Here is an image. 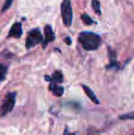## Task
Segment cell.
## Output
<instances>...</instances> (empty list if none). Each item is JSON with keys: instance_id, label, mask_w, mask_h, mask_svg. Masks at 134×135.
<instances>
[{"instance_id": "obj_10", "label": "cell", "mask_w": 134, "mask_h": 135, "mask_svg": "<svg viewBox=\"0 0 134 135\" xmlns=\"http://www.w3.org/2000/svg\"><path fill=\"white\" fill-rule=\"evenodd\" d=\"M108 55H109V59H110V65L108 66V68L110 66H114L116 64V54H115L114 51L110 50L108 48Z\"/></svg>"}, {"instance_id": "obj_6", "label": "cell", "mask_w": 134, "mask_h": 135, "mask_svg": "<svg viewBox=\"0 0 134 135\" xmlns=\"http://www.w3.org/2000/svg\"><path fill=\"white\" fill-rule=\"evenodd\" d=\"M22 35V25L20 22H16L11 27L10 31L8 33V37L13 38H20Z\"/></svg>"}, {"instance_id": "obj_16", "label": "cell", "mask_w": 134, "mask_h": 135, "mask_svg": "<svg viewBox=\"0 0 134 135\" xmlns=\"http://www.w3.org/2000/svg\"><path fill=\"white\" fill-rule=\"evenodd\" d=\"M64 41H65V42L67 43L68 45H70V44H71V43H72V41H71V39H70L69 37H66V38H65Z\"/></svg>"}, {"instance_id": "obj_11", "label": "cell", "mask_w": 134, "mask_h": 135, "mask_svg": "<svg viewBox=\"0 0 134 135\" xmlns=\"http://www.w3.org/2000/svg\"><path fill=\"white\" fill-rule=\"evenodd\" d=\"M92 7H93L94 10L97 14H101L100 12V3H99L98 0H93L92 1Z\"/></svg>"}, {"instance_id": "obj_1", "label": "cell", "mask_w": 134, "mask_h": 135, "mask_svg": "<svg viewBox=\"0 0 134 135\" xmlns=\"http://www.w3.org/2000/svg\"><path fill=\"white\" fill-rule=\"evenodd\" d=\"M78 41L86 51L97 50L100 46L101 42L100 37L93 32H82L79 34Z\"/></svg>"}, {"instance_id": "obj_9", "label": "cell", "mask_w": 134, "mask_h": 135, "mask_svg": "<svg viewBox=\"0 0 134 135\" xmlns=\"http://www.w3.org/2000/svg\"><path fill=\"white\" fill-rule=\"evenodd\" d=\"M63 74L60 71H56V72H54L52 76L51 77L50 82H52V83H53V84H60L63 82Z\"/></svg>"}, {"instance_id": "obj_2", "label": "cell", "mask_w": 134, "mask_h": 135, "mask_svg": "<svg viewBox=\"0 0 134 135\" xmlns=\"http://www.w3.org/2000/svg\"><path fill=\"white\" fill-rule=\"evenodd\" d=\"M16 92H9L6 96L5 100H4L3 104L0 108V115L2 117L8 114L14 108L15 103H16Z\"/></svg>"}, {"instance_id": "obj_17", "label": "cell", "mask_w": 134, "mask_h": 135, "mask_svg": "<svg viewBox=\"0 0 134 135\" xmlns=\"http://www.w3.org/2000/svg\"><path fill=\"white\" fill-rule=\"evenodd\" d=\"M132 135H134V134H132Z\"/></svg>"}, {"instance_id": "obj_4", "label": "cell", "mask_w": 134, "mask_h": 135, "mask_svg": "<svg viewBox=\"0 0 134 135\" xmlns=\"http://www.w3.org/2000/svg\"><path fill=\"white\" fill-rule=\"evenodd\" d=\"M42 41V36L38 28L29 31L28 38L26 40V47L27 49H29L31 47H34L35 45L39 44V42Z\"/></svg>"}, {"instance_id": "obj_3", "label": "cell", "mask_w": 134, "mask_h": 135, "mask_svg": "<svg viewBox=\"0 0 134 135\" xmlns=\"http://www.w3.org/2000/svg\"><path fill=\"white\" fill-rule=\"evenodd\" d=\"M61 14L64 25L67 27L71 26L72 20H73V10H72L70 0H63V1L61 5Z\"/></svg>"}, {"instance_id": "obj_13", "label": "cell", "mask_w": 134, "mask_h": 135, "mask_svg": "<svg viewBox=\"0 0 134 135\" xmlns=\"http://www.w3.org/2000/svg\"><path fill=\"white\" fill-rule=\"evenodd\" d=\"M82 20L84 21V23L86 24V25H91V24L93 23V20H91V18H90L87 14L82 15Z\"/></svg>"}, {"instance_id": "obj_8", "label": "cell", "mask_w": 134, "mask_h": 135, "mask_svg": "<svg viewBox=\"0 0 134 135\" xmlns=\"http://www.w3.org/2000/svg\"><path fill=\"white\" fill-rule=\"evenodd\" d=\"M49 88H50V90L53 93L54 96H56V97H61L62 95L63 94V87L58 86V85H56V84L51 83Z\"/></svg>"}, {"instance_id": "obj_14", "label": "cell", "mask_w": 134, "mask_h": 135, "mask_svg": "<svg viewBox=\"0 0 134 135\" xmlns=\"http://www.w3.org/2000/svg\"><path fill=\"white\" fill-rule=\"evenodd\" d=\"M120 119H132L134 120V111L133 112H130V113L124 114V115H121L120 117Z\"/></svg>"}, {"instance_id": "obj_15", "label": "cell", "mask_w": 134, "mask_h": 135, "mask_svg": "<svg viewBox=\"0 0 134 135\" xmlns=\"http://www.w3.org/2000/svg\"><path fill=\"white\" fill-rule=\"evenodd\" d=\"M12 1H13V0H6L5 4H4V6H3V9H2V10L5 11V10H7V9H8L9 7L11 6V4H12Z\"/></svg>"}, {"instance_id": "obj_12", "label": "cell", "mask_w": 134, "mask_h": 135, "mask_svg": "<svg viewBox=\"0 0 134 135\" xmlns=\"http://www.w3.org/2000/svg\"><path fill=\"white\" fill-rule=\"evenodd\" d=\"M7 75V67L3 64H0V81L4 80Z\"/></svg>"}, {"instance_id": "obj_5", "label": "cell", "mask_w": 134, "mask_h": 135, "mask_svg": "<svg viewBox=\"0 0 134 135\" xmlns=\"http://www.w3.org/2000/svg\"><path fill=\"white\" fill-rule=\"evenodd\" d=\"M44 32H45V38H44V41H43V42H42V48L43 49L47 46L48 43L52 42V41L54 40V38H55L53 31H52V28L50 25L45 26Z\"/></svg>"}, {"instance_id": "obj_7", "label": "cell", "mask_w": 134, "mask_h": 135, "mask_svg": "<svg viewBox=\"0 0 134 135\" xmlns=\"http://www.w3.org/2000/svg\"><path fill=\"white\" fill-rule=\"evenodd\" d=\"M82 87H83V89H84L85 93L86 94V96H87L88 98H89L90 99H91L92 101L94 102V103L99 104V100L97 99V98L96 97V95L94 94L93 90H92L91 88H89V87L86 86V85H82Z\"/></svg>"}]
</instances>
